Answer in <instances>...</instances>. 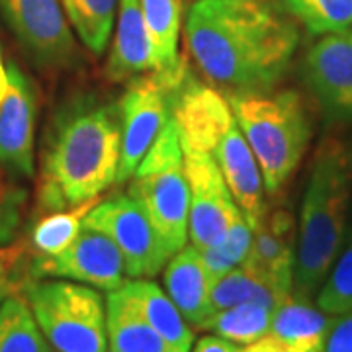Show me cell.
Returning a JSON list of instances; mask_svg holds the SVG:
<instances>
[{"label": "cell", "mask_w": 352, "mask_h": 352, "mask_svg": "<svg viewBox=\"0 0 352 352\" xmlns=\"http://www.w3.org/2000/svg\"><path fill=\"white\" fill-rule=\"evenodd\" d=\"M184 43L215 87L229 94L264 92L286 75L300 32L263 0H194L184 20Z\"/></svg>", "instance_id": "cell-1"}, {"label": "cell", "mask_w": 352, "mask_h": 352, "mask_svg": "<svg viewBox=\"0 0 352 352\" xmlns=\"http://www.w3.org/2000/svg\"><path fill=\"white\" fill-rule=\"evenodd\" d=\"M122 155L116 104L76 98L57 113L39 170V208L63 212L98 200L116 184Z\"/></svg>", "instance_id": "cell-2"}, {"label": "cell", "mask_w": 352, "mask_h": 352, "mask_svg": "<svg viewBox=\"0 0 352 352\" xmlns=\"http://www.w3.org/2000/svg\"><path fill=\"white\" fill-rule=\"evenodd\" d=\"M352 198V149L325 139L314 155L300 212L294 296L311 300L329 276L346 237Z\"/></svg>", "instance_id": "cell-3"}, {"label": "cell", "mask_w": 352, "mask_h": 352, "mask_svg": "<svg viewBox=\"0 0 352 352\" xmlns=\"http://www.w3.org/2000/svg\"><path fill=\"white\" fill-rule=\"evenodd\" d=\"M229 106L261 166L266 194L274 196L300 168L311 124L296 90L233 92Z\"/></svg>", "instance_id": "cell-4"}, {"label": "cell", "mask_w": 352, "mask_h": 352, "mask_svg": "<svg viewBox=\"0 0 352 352\" xmlns=\"http://www.w3.org/2000/svg\"><path fill=\"white\" fill-rule=\"evenodd\" d=\"M131 178L129 196L143 208L155 233L173 256L188 241L190 217L184 153L173 116L153 141Z\"/></svg>", "instance_id": "cell-5"}, {"label": "cell", "mask_w": 352, "mask_h": 352, "mask_svg": "<svg viewBox=\"0 0 352 352\" xmlns=\"http://www.w3.org/2000/svg\"><path fill=\"white\" fill-rule=\"evenodd\" d=\"M25 302L55 352H108L106 300L96 288L38 278L25 286Z\"/></svg>", "instance_id": "cell-6"}, {"label": "cell", "mask_w": 352, "mask_h": 352, "mask_svg": "<svg viewBox=\"0 0 352 352\" xmlns=\"http://www.w3.org/2000/svg\"><path fill=\"white\" fill-rule=\"evenodd\" d=\"M85 227L102 231L113 241L129 278L157 276L170 258L147 214L129 194L98 201L85 217Z\"/></svg>", "instance_id": "cell-7"}, {"label": "cell", "mask_w": 352, "mask_h": 352, "mask_svg": "<svg viewBox=\"0 0 352 352\" xmlns=\"http://www.w3.org/2000/svg\"><path fill=\"white\" fill-rule=\"evenodd\" d=\"M0 16L38 67L63 71L76 65L75 32L59 0H0Z\"/></svg>", "instance_id": "cell-8"}, {"label": "cell", "mask_w": 352, "mask_h": 352, "mask_svg": "<svg viewBox=\"0 0 352 352\" xmlns=\"http://www.w3.org/2000/svg\"><path fill=\"white\" fill-rule=\"evenodd\" d=\"M170 94L173 90L153 71L129 80L118 104L122 155L116 184H124L135 175L141 159L170 120Z\"/></svg>", "instance_id": "cell-9"}, {"label": "cell", "mask_w": 352, "mask_h": 352, "mask_svg": "<svg viewBox=\"0 0 352 352\" xmlns=\"http://www.w3.org/2000/svg\"><path fill=\"white\" fill-rule=\"evenodd\" d=\"M182 153L190 190L188 239L190 245L206 249L223 237L241 210L212 155L184 143Z\"/></svg>", "instance_id": "cell-10"}, {"label": "cell", "mask_w": 352, "mask_h": 352, "mask_svg": "<svg viewBox=\"0 0 352 352\" xmlns=\"http://www.w3.org/2000/svg\"><path fill=\"white\" fill-rule=\"evenodd\" d=\"M302 75L331 124H352V28L317 39L303 57Z\"/></svg>", "instance_id": "cell-11"}, {"label": "cell", "mask_w": 352, "mask_h": 352, "mask_svg": "<svg viewBox=\"0 0 352 352\" xmlns=\"http://www.w3.org/2000/svg\"><path fill=\"white\" fill-rule=\"evenodd\" d=\"M32 276L63 278L112 292L126 282V266L120 249L106 233L82 226L65 251L55 256H36Z\"/></svg>", "instance_id": "cell-12"}, {"label": "cell", "mask_w": 352, "mask_h": 352, "mask_svg": "<svg viewBox=\"0 0 352 352\" xmlns=\"http://www.w3.org/2000/svg\"><path fill=\"white\" fill-rule=\"evenodd\" d=\"M38 102L30 78L8 65V90L0 102V166L32 178L36 173Z\"/></svg>", "instance_id": "cell-13"}, {"label": "cell", "mask_w": 352, "mask_h": 352, "mask_svg": "<svg viewBox=\"0 0 352 352\" xmlns=\"http://www.w3.org/2000/svg\"><path fill=\"white\" fill-rule=\"evenodd\" d=\"M170 113L184 145L210 155L215 141L235 122L229 100L188 73L170 94Z\"/></svg>", "instance_id": "cell-14"}, {"label": "cell", "mask_w": 352, "mask_h": 352, "mask_svg": "<svg viewBox=\"0 0 352 352\" xmlns=\"http://www.w3.org/2000/svg\"><path fill=\"white\" fill-rule=\"evenodd\" d=\"M210 155L214 157V161L226 178L241 214L254 231L266 217V204H264L266 190H264L261 166L256 163V157L243 135L237 120L219 135Z\"/></svg>", "instance_id": "cell-15"}, {"label": "cell", "mask_w": 352, "mask_h": 352, "mask_svg": "<svg viewBox=\"0 0 352 352\" xmlns=\"http://www.w3.org/2000/svg\"><path fill=\"white\" fill-rule=\"evenodd\" d=\"M116 34L106 61V76L126 82L153 71V47L141 0H120Z\"/></svg>", "instance_id": "cell-16"}, {"label": "cell", "mask_w": 352, "mask_h": 352, "mask_svg": "<svg viewBox=\"0 0 352 352\" xmlns=\"http://www.w3.org/2000/svg\"><path fill=\"white\" fill-rule=\"evenodd\" d=\"M164 288L190 327L200 329L201 323L210 317L212 282L198 247L184 245L168 258L164 270Z\"/></svg>", "instance_id": "cell-17"}, {"label": "cell", "mask_w": 352, "mask_h": 352, "mask_svg": "<svg viewBox=\"0 0 352 352\" xmlns=\"http://www.w3.org/2000/svg\"><path fill=\"white\" fill-rule=\"evenodd\" d=\"M284 214L264 217L261 226L254 229L249 256L245 266L263 274L286 292L294 289V261L296 249L292 241V226Z\"/></svg>", "instance_id": "cell-18"}, {"label": "cell", "mask_w": 352, "mask_h": 352, "mask_svg": "<svg viewBox=\"0 0 352 352\" xmlns=\"http://www.w3.org/2000/svg\"><path fill=\"white\" fill-rule=\"evenodd\" d=\"M141 6L151 38L153 73L173 90L186 76V69L178 59L182 4L180 0H141Z\"/></svg>", "instance_id": "cell-19"}, {"label": "cell", "mask_w": 352, "mask_h": 352, "mask_svg": "<svg viewBox=\"0 0 352 352\" xmlns=\"http://www.w3.org/2000/svg\"><path fill=\"white\" fill-rule=\"evenodd\" d=\"M120 289L138 307L145 321L173 346V351L192 352L194 331L159 284L149 278H129Z\"/></svg>", "instance_id": "cell-20"}, {"label": "cell", "mask_w": 352, "mask_h": 352, "mask_svg": "<svg viewBox=\"0 0 352 352\" xmlns=\"http://www.w3.org/2000/svg\"><path fill=\"white\" fill-rule=\"evenodd\" d=\"M106 333L110 352H175L120 288L106 296Z\"/></svg>", "instance_id": "cell-21"}, {"label": "cell", "mask_w": 352, "mask_h": 352, "mask_svg": "<svg viewBox=\"0 0 352 352\" xmlns=\"http://www.w3.org/2000/svg\"><path fill=\"white\" fill-rule=\"evenodd\" d=\"M335 315L325 314L307 298L289 296L272 315L270 333L305 352H321Z\"/></svg>", "instance_id": "cell-22"}, {"label": "cell", "mask_w": 352, "mask_h": 352, "mask_svg": "<svg viewBox=\"0 0 352 352\" xmlns=\"http://www.w3.org/2000/svg\"><path fill=\"white\" fill-rule=\"evenodd\" d=\"M289 296H292V292L282 289L274 282H270L268 278H264L263 274L241 264L221 278H217L212 284L210 315L247 302L264 303V305L278 309Z\"/></svg>", "instance_id": "cell-23"}, {"label": "cell", "mask_w": 352, "mask_h": 352, "mask_svg": "<svg viewBox=\"0 0 352 352\" xmlns=\"http://www.w3.org/2000/svg\"><path fill=\"white\" fill-rule=\"evenodd\" d=\"M274 311H276L274 307L264 305V303H239V305L212 314L201 323L198 331H208L221 339L245 346L270 333Z\"/></svg>", "instance_id": "cell-24"}, {"label": "cell", "mask_w": 352, "mask_h": 352, "mask_svg": "<svg viewBox=\"0 0 352 352\" xmlns=\"http://www.w3.org/2000/svg\"><path fill=\"white\" fill-rule=\"evenodd\" d=\"M75 36L94 57H100L112 38L120 0H59Z\"/></svg>", "instance_id": "cell-25"}, {"label": "cell", "mask_w": 352, "mask_h": 352, "mask_svg": "<svg viewBox=\"0 0 352 352\" xmlns=\"http://www.w3.org/2000/svg\"><path fill=\"white\" fill-rule=\"evenodd\" d=\"M0 352H55L22 298L0 302Z\"/></svg>", "instance_id": "cell-26"}, {"label": "cell", "mask_w": 352, "mask_h": 352, "mask_svg": "<svg viewBox=\"0 0 352 352\" xmlns=\"http://www.w3.org/2000/svg\"><path fill=\"white\" fill-rule=\"evenodd\" d=\"M252 235H254L252 227L239 212L221 239L206 249H200L201 261H204L206 272H208V278L212 284L217 278L227 274L229 270L245 263V258L249 256V251H251Z\"/></svg>", "instance_id": "cell-27"}, {"label": "cell", "mask_w": 352, "mask_h": 352, "mask_svg": "<svg viewBox=\"0 0 352 352\" xmlns=\"http://www.w3.org/2000/svg\"><path fill=\"white\" fill-rule=\"evenodd\" d=\"M96 204L98 200L87 201L73 210L51 212L47 217L39 219L32 229V245L38 256H55L65 251L76 239L85 226V217Z\"/></svg>", "instance_id": "cell-28"}, {"label": "cell", "mask_w": 352, "mask_h": 352, "mask_svg": "<svg viewBox=\"0 0 352 352\" xmlns=\"http://www.w3.org/2000/svg\"><path fill=\"white\" fill-rule=\"evenodd\" d=\"M284 6L314 36L352 28V0H284Z\"/></svg>", "instance_id": "cell-29"}, {"label": "cell", "mask_w": 352, "mask_h": 352, "mask_svg": "<svg viewBox=\"0 0 352 352\" xmlns=\"http://www.w3.org/2000/svg\"><path fill=\"white\" fill-rule=\"evenodd\" d=\"M317 305L329 315L352 309V231L346 233L337 261L317 292Z\"/></svg>", "instance_id": "cell-30"}, {"label": "cell", "mask_w": 352, "mask_h": 352, "mask_svg": "<svg viewBox=\"0 0 352 352\" xmlns=\"http://www.w3.org/2000/svg\"><path fill=\"white\" fill-rule=\"evenodd\" d=\"M24 190L0 178V247L12 243L18 235L24 210Z\"/></svg>", "instance_id": "cell-31"}, {"label": "cell", "mask_w": 352, "mask_h": 352, "mask_svg": "<svg viewBox=\"0 0 352 352\" xmlns=\"http://www.w3.org/2000/svg\"><path fill=\"white\" fill-rule=\"evenodd\" d=\"M321 352H352V309L335 315Z\"/></svg>", "instance_id": "cell-32"}, {"label": "cell", "mask_w": 352, "mask_h": 352, "mask_svg": "<svg viewBox=\"0 0 352 352\" xmlns=\"http://www.w3.org/2000/svg\"><path fill=\"white\" fill-rule=\"evenodd\" d=\"M241 352H305L286 340L278 339L274 335H266L263 339L254 340L251 344H245Z\"/></svg>", "instance_id": "cell-33"}, {"label": "cell", "mask_w": 352, "mask_h": 352, "mask_svg": "<svg viewBox=\"0 0 352 352\" xmlns=\"http://www.w3.org/2000/svg\"><path fill=\"white\" fill-rule=\"evenodd\" d=\"M241 344H235L231 340L221 339L217 335H206L192 346V352H241Z\"/></svg>", "instance_id": "cell-34"}, {"label": "cell", "mask_w": 352, "mask_h": 352, "mask_svg": "<svg viewBox=\"0 0 352 352\" xmlns=\"http://www.w3.org/2000/svg\"><path fill=\"white\" fill-rule=\"evenodd\" d=\"M6 90H8V67L4 65V61H2V53H0V102L4 98Z\"/></svg>", "instance_id": "cell-35"}, {"label": "cell", "mask_w": 352, "mask_h": 352, "mask_svg": "<svg viewBox=\"0 0 352 352\" xmlns=\"http://www.w3.org/2000/svg\"><path fill=\"white\" fill-rule=\"evenodd\" d=\"M8 268H10V258L0 252V292L4 288V280H6V274H8Z\"/></svg>", "instance_id": "cell-36"}, {"label": "cell", "mask_w": 352, "mask_h": 352, "mask_svg": "<svg viewBox=\"0 0 352 352\" xmlns=\"http://www.w3.org/2000/svg\"><path fill=\"white\" fill-rule=\"evenodd\" d=\"M0 302H2V292H0Z\"/></svg>", "instance_id": "cell-37"}, {"label": "cell", "mask_w": 352, "mask_h": 352, "mask_svg": "<svg viewBox=\"0 0 352 352\" xmlns=\"http://www.w3.org/2000/svg\"><path fill=\"white\" fill-rule=\"evenodd\" d=\"M192 2H194V0H192Z\"/></svg>", "instance_id": "cell-38"}]
</instances>
